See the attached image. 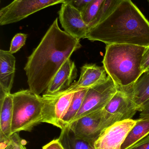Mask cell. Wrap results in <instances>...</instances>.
<instances>
[{
    "mask_svg": "<svg viewBox=\"0 0 149 149\" xmlns=\"http://www.w3.org/2000/svg\"><path fill=\"white\" fill-rule=\"evenodd\" d=\"M81 47L80 40L60 29L56 18L24 66L30 90L38 95L45 92L64 63Z\"/></svg>",
    "mask_w": 149,
    "mask_h": 149,
    "instance_id": "1",
    "label": "cell"
},
{
    "mask_svg": "<svg viewBox=\"0 0 149 149\" xmlns=\"http://www.w3.org/2000/svg\"><path fill=\"white\" fill-rule=\"evenodd\" d=\"M107 45L148 47L149 22L131 0H122L106 19L89 29L86 38Z\"/></svg>",
    "mask_w": 149,
    "mask_h": 149,
    "instance_id": "2",
    "label": "cell"
},
{
    "mask_svg": "<svg viewBox=\"0 0 149 149\" xmlns=\"http://www.w3.org/2000/svg\"><path fill=\"white\" fill-rule=\"evenodd\" d=\"M146 48L132 45H106L102 63L118 88L132 85L143 74L141 63Z\"/></svg>",
    "mask_w": 149,
    "mask_h": 149,
    "instance_id": "3",
    "label": "cell"
},
{
    "mask_svg": "<svg viewBox=\"0 0 149 149\" xmlns=\"http://www.w3.org/2000/svg\"><path fill=\"white\" fill-rule=\"evenodd\" d=\"M13 113L11 134L20 131H30L43 123V102L42 97L29 89L12 94Z\"/></svg>",
    "mask_w": 149,
    "mask_h": 149,
    "instance_id": "4",
    "label": "cell"
},
{
    "mask_svg": "<svg viewBox=\"0 0 149 149\" xmlns=\"http://www.w3.org/2000/svg\"><path fill=\"white\" fill-rule=\"evenodd\" d=\"M80 88L75 81L67 89L52 95L43 94V123L52 124L63 129L62 120L66 113L74 93Z\"/></svg>",
    "mask_w": 149,
    "mask_h": 149,
    "instance_id": "5",
    "label": "cell"
},
{
    "mask_svg": "<svg viewBox=\"0 0 149 149\" xmlns=\"http://www.w3.org/2000/svg\"><path fill=\"white\" fill-rule=\"evenodd\" d=\"M65 0H14L0 10V25L17 22L42 9Z\"/></svg>",
    "mask_w": 149,
    "mask_h": 149,
    "instance_id": "6",
    "label": "cell"
},
{
    "mask_svg": "<svg viewBox=\"0 0 149 149\" xmlns=\"http://www.w3.org/2000/svg\"><path fill=\"white\" fill-rule=\"evenodd\" d=\"M118 89L103 108V130L117 122L132 119L138 111L127 92L122 88Z\"/></svg>",
    "mask_w": 149,
    "mask_h": 149,
    "instance_id": "7",
    "label": "cell"
},
{
    "mask_svg": "<svg viewBox=\"0 0 149 149\" xmlns=\"http://www.w3.org/2000/svg\"><path fill=\"white\" fill-rule=\"evenodd\" d=\"M118 89L108 75L104 82L88 88L82 106L72 121L104 108Z\"/></svg>",
    "mask_w": 149,
    "mask_h": 149,
    "instance_id": "8",
    "label": "cell"
},
{
    "mask_svg": "<svg viewBox=\"0 0 149 149\" xmlns=\"http://www.w3.org/2000/svg\"><path fill=\"white\" fill-rule=\"evenodd\" d=\"M103 109L72 121L68 124L75 135L94 146L103 130Z\"/></svg>",
    "mask_w": 149,
    "mask_h": 149,
    "instance_id": "9",
    "label": "cell"
},
{
    "mask_svg": "<svg viewBox=\"0 0 149 149\" xmlns=\"http://www.w3.org/2000/svg\"><path fill=\"white\" fill-rule=\"evenodd\" d=\"M136 122V120L133 119L124 120L106 128L94 143L95 149H121Z\"/></svg>",
    "mask_w": 149,
    "mask_h": 149,
    "instance_id": "10",
    "label": "cell"
},
{
    "mask_svg": "<svg viewBox=\"0 0 149 149\" xmlns=\"http://www.w3.org/2000/svg\"><path fill=\"white\" fill-rule=\"evenodd\" d=\"M58 14L64 31L79 40L86 38L89 27L84 22L81 11L69 3H63Z\"/></svg>",
    "mask_w": 149,
    "mask_h": 149,
    "instance_id": "11",
    "label": "cell"
},
{
    "mask_svg": "<svg viewBox=\"0 0 149 149\" xmlns=\"http://www.w3.org/2000/svg\"><path fill=\"white\" fill-rule=\"evenodd\" d=\"M78 70L74 62L68 58L54 76L46 91L45 94L52 95L67 89L76 79Z\"/></svg>",
    "mask_w": 149,
    "mask_h": 149,
    "instance_id": "12",
    "label": "cell"
},
{
    "mask_svg": "<svg viewBox=\"0 0 149 149\" xmlns=\"http://www.w3.org/2000/svg\"><path fill=\"white\" fill-rule=\"evenodd\" d=\"M16 60L9 51L0 50V96L10 94L15 72Z\"/></svg>",
    "mask_w": 149,
    "mask_h": 149,
    "instance_id": "13",
    "label": "cell"
},
{
    "mask_svg": "<svg viewBox=\"0 0 149 149\" xmlns=\"http://www.w3.org/2000/svg\"><path fill=\"white\" fill-rule=\"evenodd\" d=\"M108 77L104 66L94 64H86L81 67L80 74L77 81L78 88H89L105 81Z\"/></svg>",
    "mask_w": 149,
    "mask_h": 149,
    "instance_id": "14",
    "label": "cell"
},
{
    "mask_svg": "<svg viewBox=\"0 0 149 149\" xmlns=\"http://www.w3.org/2000/svg\"><path fill=\"white\" fill-rule=\"evenodd\" d=\"M0 143L10 140L13 119V103L12 94L0 97Z\"/></svg>",
    "mask_w": 149,
    "mask_h": 149,
    "instance_id": "15",
    "label": "cell"
},
{
    "mask_svg": "<svg viewBox=\"0 0 149 149\" xmlns=\"http://www.w3.org/2000/svg\"><path fill=\"white\" fill-rule=\"evenodd\" d=\"M124 89L138 109L149 99V73L144 72L132 85L124 88Z\"/></svg>",
    "mask_w": 149,
    "mask_h": 149,
    "instance_id": "16",
    "label": "cell"
},
{
    "mask_svg": "<svg viewBox=\"0 0 149 149\" xmlns=\"http://www.w3.org/2000/svg\"><path fill=\"white\" fill-rule=\"evenodd\" d=\"M58 139L65 149H95L94 146L76 136L68 125L61 130Z\"/></svg>",
    "mask_w": 149,
    "mask_h": 149,
    "instance_id": "17",
    "label": "cell"
},
{
    "mask_svg": "<svg viewBox=\"0 0 149 149\" xmlns=\"http://www.w3.org/2000/svg\"><path fill=\"white\" fill-rule=\"evenodd\" d=\"M149 134V119H139L128 134L121 149H127Z\"/></svg>",
    "mask_w": 149,
    "mask_h": 149,
    "instance_id": "18",
    "label": "cell"
},
{
    "mask_svg": "<svg viewBox=\"0 0 149 149\" xmlns=\"http://www.w3.org/2000/svg\"><path fill=\"white\" fill-rule=\"evenodd\" d=\"M87 90L88 88H80L74 93L68 110L62 120L63 129L72 121L80 109Z\"/></svg>",
    "mask_w": 149,
    "mask_h": 149,
    "instance_id": "19",
    "label": "cell"
},
{
    "mask_svg": "<svg viewBox=\"0 0 149 149\" xmlns=\"http://www.w3.org/2000/svg\"><path fill=\"white\" fill-rule=\"evenodd\" d=\"M105 1L93 0L81 11L83 20L88 27L96 18Z\"/></svg>",
    "mask_w": 149,
    "mask_h": 149,
    "instance_id": "20",
    "label": "cell"
},
{
    "mask_svg": "<svg viewBox=\"0 0 149 149\" xmlns=\"http://www.w3.org/2000/svg\"><path fill=\"white\" fill-rule=\"evenodd\" d=\"M122 0H105L99 14L89 26V29L98 24L106 19L113 11Z\"/></svg>",
    "mask_w": 149,
    "mask_h": 149,
    "instance_id": "21",
    "label": "cell"
},
{
    "mask_svg": "<svg viewBox=\"0 0 149 149\" xmlns=\"http://www.w3.org/2000/svg\"><path fill=\"white\" fill-rule=\"evenodd\" d=\"M28 35L24 33L16 34L11 40L9 51L13 54L18 52L25 45Z\"/></svg>",
    "mask_w": 149,
    "mask_h": 149,
    "instance_id": "22",
    "label": "cell"
},
{
    "mask_svg": "<svg viewBox=\"0 0 149 149\" xmlns=\"http://www.w3.org/2000/svg\"><path fill=\"white\" fill-rule=\"evenodd\" d=\"M10 141L15 149H26L25 147L26 142L19 136L18 133H16L11 135Z\"/></svg>",
    "mask_w": 149,
    "mask_h": 149,
    "instance_id": "23",
    "label": "cell"
},
{
    "mask_svg": "<svg viewBox=\"0 0 149 149\" xmlns=\"http://www.w3.org/2000/svg\"><path fill=\"white\" fill-rule=\"evenodd\" d=\"M93 0H65L64 3H69L81 11Z\"/></svg>",
    "mask_w": 149,
    "mask_h": 149,
    "instance_id": "24",
    "label": "cell"
},
{
    "mask_svg": "<svg viewBox=\"0 0 149 149\" xmlns=\"http://www.w3.org/2000/svg\"><path fill=\"white\" fill-rule=\"evenodd\" d=\"M127 149H149V134Z\"/></svg>",
    "mask_w": 149,
    "mask_h": 149,
    "instance_id": "25",
    "label": "cell"
},
{
    "mask_svg": "<svg viewBox=\"0 0 149 149\" xmlns=\"http://www.w3.org/2000/svg\"><path fill=\"white\" fill-rule=\"evenodd\" d=\"M141 69L143 73L147 72L149 69V45L146 47L143 56Z\"/></svg>",
    "mask_w": 149,
    "mask_h": 149,
    "instance_id": "26",
    "label": "cell"
},
{
    "mask_svg": "<svg viewBox=\"0 0 149 149\" xmlns=\"http://www.w3.org/2000/svg\"><path fill=\"white\" fill-rule=\"evenodd\" d=\"M139 119H149V99L141 107Z\"/></svg>",
    "mask_w": 149,
    "mask_h": 149,
    "instance_id": "27",
    "label": "cell"
},
{
    "mask_svg": "<svg viewBox=\"0 0 149 149\" xmlns=\"http://www.w3.org/2000/svg\"><path fill=\"white\" fill-rule=\"evenodd\" d=\"M42 149H65L58 139L53 140L43 147Z\"/></svg>",
    "mask_w": 149,
    "mask_h": 149,
    "instance_id": "28",
    "label": "cell"
},
{
    "mask_svg": "<svg viewBox=\"0 0 149 149\" xmlns=\"http://www.w3.org/2000/svg\"><path fill=\"white\" fill-rule=\"evenodd\" d=\"M0 149H15L10 140L5 142L0 143Z\"/></svg>",
    "mask_w": 149,
    "mask_h": 149,
    "instance_id": "29",
    "label": "cell"
},
{
    "mask_svg": "<svg viewBox=\"0 0 149 149\" xmlns=\"http://www.w3.org/2000/svg\"><path fill=\"white\" fill-rule=\"evenodd\" d=\"M148 72V73H149V69L148 70V71H147V72Z\"/></svg>",
    "mask_w": 149,
    "mask_h": 149,
    "instance_id": "30",
    "label": "cell"
},
{
    "mask_svg": "<svg viewBox=\"0 0 149 149\" xmlns=\"http://www.w3.org/2000/svg\"><path fill=\"white\" fill-rule=\"evenodd\" d=\"M148 2L149 5V0H148Z\"/></svg>",
    "mask_w": 149,
    "mask_h": 149,
    "instance_id": "31",
    "label": "cell"
}]
</instances>
